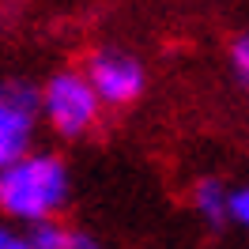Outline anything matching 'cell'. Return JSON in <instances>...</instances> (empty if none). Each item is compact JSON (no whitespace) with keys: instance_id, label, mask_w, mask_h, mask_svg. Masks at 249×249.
<instances>
[{"instance_id":"cell-1","label":"cell","mask_w":249,"mask_h":249,"mask_svg":"<svg viewBox=\"0 0 249 249\" xmlns=\"http://www.w3.org/2000/svg\"><path fill=\"white\" fill-rule=\"evenodd\" d=\"M72 178L68 166L57 151H27L12 166L0 170V215L12 227H42L49 219H57L68 204Z\"/></svg>"},{"instance_id":"cell-2","label":"cell","mask_w":249,"mask_h":249,"mask_svg":"<svg viewBox=\"0 0 249 249\" xmlns=\"http://www.w3.org/2000/svg\"><path fill=\"white\" fill-rule=\"evenodd\" d=\"M102 98L94 94L91 79L76 68H61L42 83V121L61 140H83L102 121Z\"/></svg>"},{"instance_id":"cell-3","label":"cell","mask_w":249,"mask_h":249,"mask_svg":"<svg viewBox=\"0 0 249 249\" xmlns=\"http://www.w3.org/2000/svg\"><path fill=\"white\" fill-rule=\"evenodd\" d=\"M42 121V87L27 79H0V170L34 151Z\"/></svg>"},{"instance_id":"cell-4","label":"cell","mask_w":249,"mask_h":249,"mask_svg":"<svg viewBox=\"0 0 249 249\" xmlns=\"http://www.w3.org/2000/svg\"><path fill=\"white\" fill-rule=\"evenodd\" d=\"M83 76L91 79L94 94L102 98V106L109 109H124L132 106L147 87V72H143L140 57L124 53V49H94L87 64H83Z\"/></svg>"},{"instance_id":"cell-5","label":"cell","mask_w":249,"mask_h":249,"mask_svg":"<svg viewBox=\"0 0 249 249\" xmlns=\"http://www.w3.org/2000/svg\"><path fill=\"white\" fill-rule=\"evenodd\" d=\"M231 193L234 189L223 185V178H200L189 189V204L208 227H227L231 223Z\"/></svg>"},{"instance_id":"cell-6","label":"cell","mask_w":249,"mask_h":249,"mask_svg":"<svg viewBox=\"0 0 249 249\" xmlns=\"http://www.w3.org/2000/svg\"><path fill=\"white\" fill-rule=\"evenodd\" d=\"M27 234H31L34 249H102L94 234H87L83 227H72V223H61V219H49Z\"/></svg>"},{"instance_id":"cell-7","label":"cell","mask_w":249,"mask_h":249,"mask_svg":"<svg viewBox=\"0 0 249 249\" xmlns=\"http://www.w3.org/2000/svg\"><path fill=\"white\" fill-rule=\"evenodd\" d=\"M231 68L238 76V83L249 87V34H238L231 42Z\"/></svg>"},{"instance_id":"cell-8","label":"cell","mask_w":249,"mask_h":249,"mask_svg":"<svg viewBox=\"0 0 249 249\" xmlns=\"http://www.w3.org/2000/svg\"><path fill=\"white\" fill-rule=\"evenodd\" d=\"M231 223L249 231V185H238L231 193Z\"/></svg>"},{"instance_id":"cell-9","label":"cell","mask_w":249,"mask_h":249,"mask_svg":"<svg viewBox=\"0 0 249 249\" xmlns=\"http://www.w3.org/2000/svg\"><path fill=\"white\" fill-rule=\"evenodd\" d=\"M0 249H34V246L27 231H19L12 223H0Z\"/></svg>"}]
</instances>
